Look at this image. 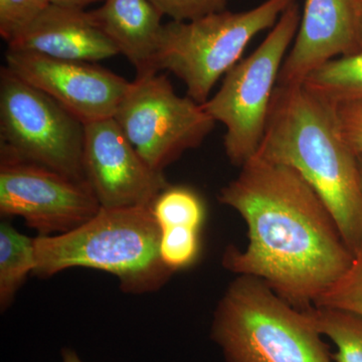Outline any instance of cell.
<instances>
[{
	"label": "cell",
	"mask_w": 362,
	"mask_h": 362,
	"mask_svg": "<svg viewBox=\"0 0 362 362\" xmlns=\"http://www.w3.org/2000/svg\"><path fill=\"white\" fill-rule=\"evenodd\" d=\"M218 201L240 214L249 238L246 249L226 250L223 266L259 279L299 310L313 307L354 263L329 209L294 169L255 156Z\"/></svg>",
	"instance_id": "6da1fadb"
},
{
	"label": "cell",
	"mask_w": 362,
	"mask_h": 362,
	"mask_svg": "<svg viewBox=\"0 0 362 362\" xmlns=\"http://www.w3.org/2000/svg\"><path fill=\"white\" fill-rule=\"evenodd\" d=\"M256 156L296 170L329 209L351 252L362 247L358 156L340 135L332 106L303 85L276 86Z\"/></svg>",
	"instance_id": "7a4b0ae2"
},
{
	"label": "cell",
	"mask_w": 362,
	"mask_h": 362,
	"mask_svg": "<svg viewBox=\"0 0 362 362\" xmlns=\"http://www.w3.org/2000/svg\"><path fill=\"white\" fill-rule=\"evenodd\" d=\"M160 240L151 206L101 207L70 232L35 238L33 274L49 278L71 268L96 269L118 278L123 292L158 291L175 273L162 261Z\"/></svg>",
	"instance_id": "3957f363"
},
{
	"label": "cell",
	"mask_w": 362,
	"mask_h": 362,
	"mask_svg": "<svg viewBox=\"0 0 362 362\" xmlns=\"http://www.w3.org/2000/svg\"><path fill=\"white\" fill-rule=\"evenodd\" d=\"M211 338L226 362H333L303 310L266 283L239 275L214 312Z\"/></svg>",
	"instance_id": "277c9868"
},
{
	"label": "cell",
	"mask_w": 362,
	"mask_h": 362,
	"mask_svg": "<svg viewBox=\"0 0 362 362\" xmlns=\"http://www.w3.org/2000/svg\"><path fill=\"white\" fill-rule=\"evenodd\" d=\"M296 0H265L246 11H218L163 25L154 71H168L185 83L187 96L204 104L214 86L237 65L250 42L273 28Z\"/></svg>",
	"instance_id": "5b68a950"
},
{
	"label": "cell",
	"mask_w": 362,
	"mask_h": 362,
	"mask_svg": "<svg viewBox=\"0 0 362 362\" xmlns=\"http://www.w3.org/2000/svg\"><path fill=\"white\" fill-rule=\"evenodd\" d=\"M301 21L297 2L288 7L256 51L223 77L221 88L202 104L226 127L223 146L230 163L242 168L258 152L272 97Z\"/></svg>",
	"instance_id": "8992f818"
},
{
	"label": "cell",
	"mask_w": 362,
	"mask_h": 362,
	"mask_svg": "<svg viewBox=\"0 0 362 362\" xmlns=\"http://www.w3.org/2000/svg\"><path fill=\"white\" fill-rule=\"evenodd\" d=\"M85 124L6 66L0 70V156L85 181Z\"/></svg>",
	"instance_id": "52a82bcc"
},
{
	"label": "cell",
	"mask_w": 362,
	"mask_h": 362,
	"mask_svg": "<svg viewBox=\"0 0 362 362\" xmlns=\"http://www.w3.org/2000/svg\"><path fill=\"white\" fill-rule=\"evenodd\" d=\"M113 118L136 151L160 173L201 146L216 123L202 105L178 95L159 73L137 76Z\"/></svg>",
	"instance_id": "ba28073f"
},
{
	"label": "cell",
	"mask_w": 362,
	"mask_h": 362,
	"mask_svg": "<svg viewBox=\"0 0 362 362\" xmlns=\"http://www.w3.org/2000/svg\"><path fill=\"white\" fill-rule=\"evenodd\" d=\"M101 209L89 183L13 157L0 156V214L21 216L39 235L70 232Z\"/></svg>",
	"instance_id": "9c48e42d"
},
{
	"label": "cell",
	"mask_w": 362,
	"mask_h": 362,
	"mask_svg": "<svg viewBox=\"0 0 362 362\" xmlns=\"http://www.w3.org/2000/svg\"><path fill=\"white\" fill-rule=\"evenodd\" d=\"M83 168L101 207H150L168 187L164 173L151 168L115 119L85 124Z\"/></svg>",
	"instance_id": "30bf717a"
},
{
	"label": "cell",
	"mask_w": 362,
	"mask_h": 362,
	"mask_svg": "<svg viewBox=\"0 0 362 362\" xmlns=\"http://www.w3.org/2000/svg\"><path fill=\"white\" fill-rule=\"evenodd\" d=\"M6 68L56 100L83 123L115 115L131 82L96 63L7 49Z\"/></svg>",
	"instance_id": "8fae6325"
},
{
	"label": "cell",
	"mask_w": 362,
	"mask_h": 362,
	"mask_svg": "<svg viewBox=\"0 0 362 362\" xmlns=\"http://www.w3.org/2000/svg\"><path fill=\"white\" fill-rule=\"evenodd\" d=\"M352 0H305L292 49L277 85H302L309 74L331 59L356 54Z\"/></svg>",
	"instance_id": "7c38bea8"
},
{
	"label": "cell",
	"mask_w": 362,
	"mask_h": 362,
	"mask_svg": "<svg viewBox=\"0 0 362 362\" xmlns=\"http://www.w3.org/2000/svg\"><path fill=\"white\" fill-rule=\"evenodd\" d=\"M11 51L98 63L119 54L90 11L49 4L13 40Z\"/></svg>",
	"instance_id": "4fadbf2b"
},
{
	"label": "cell",
	"mask_w": 362,
	"mask_h": 362,
	"mask_svg": "<svg viewBox=\"0 0 362 362\" xmlns=\"http://www.w3.org/2000/svg\"><path fill=\"white\" fill-rule=\"evenodd\" d=\"M90 13L119 54L134 66L137 76L156 73L154 59L163 14L150 0H104L103 6Z\"/></svg>",
	"instance_id": "5bb4252c"
},
{
	"label": "cell",
	"mask_w": 362,
	"mask_h": 362,
	"mask_svg": "<svg viewBox=\"0 0 362 362\" xmlns=\"http://www.w3.org/2000/svg\"><path fill=\"white\" fill-rule=\"evenodd\" d=\"M302 85L330 106L362 102V52L331 59L309 74Z\"/></svg>",
	"instance_id": "9a60e30c"
},
{
	"label": "cell",
	"mask_w": 362,
	"mask_h": 362,
	"mask_svg": "<svg viewBox=\"0 0 362 362\" xmlns=\"http://www.w3.org/2000/svg\"><path fill=\"white\" fill-rule=\"evenodd\" d=\"M35 268V239L26 237L11 223L0 225V307L13 303L28 274Z\"/></svg>",
	"instance_id": "2e32d148"
},
{
	"label": "cell",
	"mask_w": 362,
	"mask_h": 362,
	"mask_svg": "<svg viewBox=\"0 0 362 362\" xmlns=\"http://www.w3.org/2000/svg\"><path fill=\"white\" fill-rule=\"evenodd\" d=\"M303 311L313 327L337 345L333 361L362 362V315L329 307L313 306Z\"/></svg>",
	"instance_id": "e0dca14e"
},
{
	"label": "cell",
	"mask_w": 362,
	"mask_h": 362,
	"mask_svg": "<svg viewBox=\"0 0 362 362\" xmlns=\"http://www.w3.org/2000/svg\"><path fill=\"white\" fill-rule=\"evenodd\" d=\"M151 211L161 228L187 226L199 230L206 216L204 202L187 187L168 185L156 197Z\"/></svg>",
	"instance_id": "ac0fdd59"
},
{
	"label": "cell",
	"mask_w": 362,
	"mask_h": 362,
	"mask_svg": "<svg viewBox=\"0 0 362 362\" xmlns=\"http://www.w3.org/2000/svg\"><path fill=\"white\" fill-rule=\"evenodd\" d=\"M315 306L329 307L362 315V247L344 276L317 300Z\"/></svg>",
	"instance_id": "d6986e66"
},
{
	"label": "cell",
	"mask_w": 362,
	"mask_h": 362,
	"mask_svg": "<svg viewBox=\"0 0 362 362\" xmlns=\"http://www.w3.org/2000/svg\"><path fill=\"white\" fill-rule=\"evenodd\" d=\"M199 252V230L187 226L161 228V259L173 272L192 265Z\"/></svg>",
	"instance_id": "ffe728a7"
},
{
	"label": "cell",
	"mask_w": 362,
	"mask_h": 362,
	"mask_svg": "<svg viewBox=\"0 0 362 362\" xmlns=\"http://www.w3.org/2000/svg\"><path fill=\"white\" fill-rule=\"evenodd\" d=\"M49 0H0V35L8 42L49 6Z\"/></svg>",
	"instance_id": "44dd1931"
},
{
	"label": "cell",
	"mask_w": 362,
	"mask_h": 362,
	"mask_svg": "<svg viewBox=\"0 0 362 362\" xmlns=\"http://www.w3.org/2000/svg\"><path fill=\"white\" fill-rule=\"evenodd\" d=\"M163 16L175 21L197 20L225 11L228 0H150Z\"/></svg>",
	"instance_id": "7402d4cb"
},
{
	"label": "cell",
	"mask_w": 362,
	"mask_h": 362,
	"mask_svg": "<svg viewBox=\"0 0 362 362\" xmlns=\"http://www.w3.org/2000/svg\"><path fill=\"white\" fill-rule=\"evenodd\" d=\"M333 107L338 130L356 156H362V102Z\"/></svg>",
	"instance_id": "603a6c76"
},
{
	"label": "cell",
	"mask_w": 362,
	"mask_h": 362,
	"mask_svg": "<svg viewBox=\"0 0 362 362\" xmlns=\"http://www.w3.org/2000/svg\"><path fill=\"white\" fill-rule=\"evenodd\" d=\"M352 4L356 18V54L362 52V0H352Z\"/></svg>",
	"instance_id": "cb8c5ba5"
},
{
	"label": "cell",
	"mask_w": 362,
	"mask_h": 362,
	"mask_svg": "<svg viewBox=\"0 0 362 362\" xmlns=\"http://www.w3.org/2000/svg\"><path fill=\"white\" fill-rule=\"evenodd\" d=\"M97 1H100V0H49V4H58V6H63L78 7V8H84V7L87 6L88 4Z\"/></svg>",
	"instance_id": "d4e9b609"
},
{
	"label": "cell",
	"mask_w": 362,
	"mask_h": 362,
	"mask_svg": "<svg viewBox=\"0 0 362 362\" xmlns=\"http://www.w3.org/2000/svg\"><path fill=\"white\" fill-rule=\"evenodd\" d=\"M63 362H83L74 350L66 349L62 351Z\"/></svg>",
	"instance_id": "484cf974"
},
{
	"label": "cell",
	"mask_w": 362,
	"mask_h": 362,
	"mask_svg": "<svg viewBox=\"0 0 362 362\" xmlns=\"http://www.w3.org/2000/svg\"><path fill=\"white\" fill-rule=\"evenodd\" d=\"M358 164H359V170H361V181H362V156H358Z\"/></svg>",
	"instance_id": "4316f807"
}]
</instances>
